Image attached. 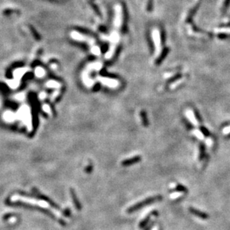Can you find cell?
<instances>
[{
    "instance_id": "obj_1",
    "label": "cell",
    "mask_w": 230,
    "mask_h": 230,
    "mask_svg": "<svg viewBox=\"0 0 230 230\" xmlns=\"http://www.w3.org/2000/svg\"><path fill=\"white\" fill-rule=\"evenodd\" d=\"M11 201L13 202H22V203H25L27 204H30V205H37L39 206L41 208L43 209H46L49 210L52 214H54L56 216H57V218H62V214L61 213L58 211L56 209H55L54 208L51 207V205L47 203V202L44 201V200H38L36 199L30 198V197H27V196H20V195H14L11 197Z\"/></svg>"
},
{
    "instance_id": "obj_2",
    "label": "cell",
    "mask_w": 230,
    "mask_h": 230,
    "mask_svg": "<svg viewBox=\"0 0 230 230\" xmlns=\"http://www.w3.org/2000/svg\"><path fill=\"white\" fill-rule=\"evenodd\" d=\"M189 210H190V211L192 213V214H194V215L197 216V217H199V218H202V219H208V218H209V215H208V214H205V213H204V212H202V211H200L196 210V209H194V208H190Z\"/></svg>"
},
{
    "instance_id": "obj_3",
    "label": "cell",
    "mask_w": 230,
    "mask_h": 230,
    "mask_svg": "<svg viewBox=\"0 0 230 230\" xmlns=\"http://www.w3.org/2000/svg\"><path fill=\"white\" fill-rule=\"evenodd\" d=\"M154 200H155V198H150V199H148V200H143V201L141 202V203H139L136 204V205H134V206H132L131 209H129V211H133V210H135V209H138L139 207L142 206V205H143L144 204H146V203H150V202L153 201Z\"/></svg>"
},
{
    "instance_id": "obj_4",
    "label": "cell",
    "mask_w": 230,
    "mask_h": 230,
    "mask_svg": "<svg viewBox=\"0 0 230 230\" xmlns=\"http://www.w3.org/2000/svg\"><path fill=\"white\" fill-rule=\"evenodd\" d=\"M105 80H102V82H104L105 84L110 87H115L117 85V82L114 80H112L111 79H104Z\"/></svg>"
},
{
    "instance_id": "obj_5",
    "label": "cell",
    "mask_w": 230,
    "mask_h": 230,
    "mask_svg": "<svg viewBox=\"0 0 230 230\" xmlns=\"http://www.w3.org/2000/svg\"><path fill=\"white\" fill-rule=\"evenodd\" d=\"M229 5H230V0H225L224 3H223V7H222V13H223V14L227 12L229 7Z\"/></svg>"
},
{
    "instance_id": "obj_6",
    "label": "cell",
    "mask_w": 230,
    "mask_h": 230,
    "mask_svg": "<svg viewBox=\"0 0 230 230\" xmlns=\"http://www.w3.org/2000/svg\"><path fill=\"white\" fill-rule=\"evenodd\" d=\"M187 117H188V118L190 119V120H191V122L192 123H194V124H196V118H195L194 117V113L192 112V111H187Z\"/></svg>"
},
{
    "instance_id": "obj_7",
    "label": "cell",
    "mask_w": 230,
    "mask_h": 230,
    "mask_svg": "<svg viewBox=\"0 0 230 230\" xmlns=\"http://www.w3.org/2000/svg\"><path fill=\"white\" fill-rule=\"evenodd\" d=\"M182 195V191H179V192H176V193H173L172 194H170V197L172 199V200H174V199H176L179 196H181Z\"/></svg>"
},
{
    "instance_id": "obj_8",
    "label": "cell",
    "mask_w": 230,
    "mask_h": 230,
    "mask_svg": "<svg viewBox=\"0 0 230 230\" xmlns=\"http://www.w3.org/2000/svg\"><path fill=\"white\" fill-rule=\"evenodd\" d=\"M72 195H73V200H74V203H75V205H76V208L77 209H80V204H79V202L77 201L76 196H75V194H74L73 193H72Z\"/></svg>"
},
{
    "instance_id": "obj_9",
    "label": "cell",
    "mask_w": 230,
    "mask_h": 230,
    "mask_svg": "<svg viewBox=\"0 0 230 230\" xmlns=\"http://www.w3.org/2000/svg\"><path fill=\"white\" fill-rule=\"evenodd\" d=\"M219 37L220 38H225V37H227V35L226 34H220Z\"/></svg>"
},
{
    "instance_id": "obj_10",
    "label": "cell",
    "mask_w": 230,
    "mask_h": 230,
    "mask_svg": "<svg viewBox=\"0 0 230 230\" xmlns=\"http://www.w3.org/2000/svg\"><path fill=\"white\" fill-rule=\"evenodd\" d=\"M152 230H159V227H154Z\"/></svg>"
},
{
    "instance_id": "obj_11",
    "label": "cell",
    "mask_w": 230,
    "mask_h": 230,
    "mask_svg": "<svg viewBox=\"0 0 230 230\" xmlns=\"http://www.w3.org/2000/svg\"><path fill=\"white\" fill-rule=\"evenodd\" d=\"M10 220H11V222H13V221L14 222V221H15V219H14V218H11V219Z\"/></svg>"
}]
</instances>
